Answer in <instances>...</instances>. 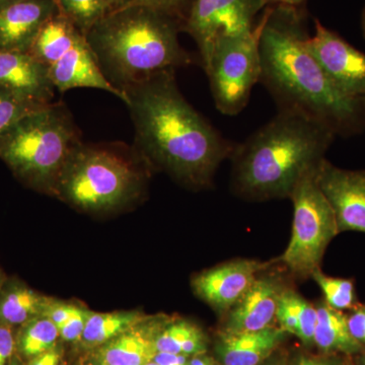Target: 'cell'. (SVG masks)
<instances>
[{
	"mask_svg": "<svg viewBox=\"0 0 365 365\" xmlns=\"http://www.w3.org/2000/svg\"><path fill=\"white\" fill-rule=\"evenodd\" d=\"M175 71L157 72L124 88L135 129L134 146L151 169L167 173L188 189L210 188L235 145L184 98Z\"/></svg>",
	"mask_w": 365,
	"mask_h": 365,
	"instance_id": "1",
	"label": "cell"
},
{
	"mask_svg": "<svg viewBox=\"0 0 365 365\" xmlns=\"http://www.w3.org/2000/svg\"><path fill=\"white\" fill-rule=\"evenodd\" d=\"M260 23V83L278 107L314 117L337 136L364 131L365 98L349 97L338 90L304 46L309 34L304 6L269 4Z\"/></svg>",
	"mask_w": 365,
	"mask_h": 365,
	"instance_id": "2",
	"label": "cell"
},
{
	"mask_svg": "<svg viewBox=\"0 0 365 365\" xmlns=\"http://www.w3.org/2000/svg\"><path fill=\"white\" fill-rule=\"evenodd\" d=\"M336 137L314 117L279 108L267 124L235 146L230 157L235 193L254 201L289 198L299 180L326 158Z\"/></svg>",
	"mask_w": 365,
	"mask_h": 365,
	"instance_id": "3",
	"label": "cell"
},
{
	"mask_svg": "<svg viewBox=\"0 0 365 365\" xmlns=\"http://www.w3.org/2000/svg\"><path fill=\"white\" fill-rule=\"evenodd\" d=\"M181 31L179 21L160 11L126 6L109 11L86 38L103 76L123 93L151 74L192 63L180 44Z\"/></svg>",
	"mask_w": 365,
	"mask_h": 365,
	"instance_id": "4",
	"label": "cell"
},
{
	"mask_svg": "<svg viewBox=\"0 0 365 365\" xmlns=\"http://www.w3.org/2000/svg\"><path fill=\"white\" fill-rule=\"evenodd\" d=\"M150 169L134 145L81 141L60 174L54 196L86 212L118 210L143 195Z\"/></svg>",
	"mask_w": 365,
	"mask_h": 365,
	"instance_id": "5",
	"label": "cell"
},
{
	"mask_svg": "<svg viewBox=\"0 0 365 365\" xmlns=\"http://www.w3.org/2000/svg\"><path fill=\"white\" fill-rule=\"evenodd\" d=\"M81 132L63 103L30 113L0 135V160L16 179L40 193L54 195L60 174Z\"/></svg>",
	"mask_w": 365,
	"mask_h": 365,
	"instance_id": "6",
	"label": "cell"
},
{
	"mask_svg": "<svg viewBox=\"0 0 365 365\" xmlns=\"http://www.w3.org/2000/svg\"><path fill=\"white\" fill-rule=\"evenodd\" d=\"M317 168L299 180L289 196L294 210L292 237L280 260L299 280L321 269L327 248L339 235L333 209L317 182Z\"/></svg>",
	"mask_w": 365,
	"mask_h": 365,
	"instance_id": "7",
	"label": "cell"
},
{
	"mask_svg": "<svg viewBox=\"0 0 365 365\" xmlns=\"http://www.w3.org/2000/svg\"><path fill=\"white\" fill-rule=\"evenodd\" d=\"M30 53L45 67L55 90L64 93L78 88H97L124 102L123 93L98 68L85 34L62 14L46 24Z\"/></svg>",
	"mask_w": 365,
	"mask_h": 365,
	"instance_id": "8",
	"label": "cell"
},
{
	"mask_svg": "<svg viewBox=\"0 0 365 365\" xmlns=\"http://www.w3.org/2000/svg\"><path fill=\"white\" fill-rule=\"evenodd\" d=\"M261 23L250 32L220 36L203 66L216 109L227 116L240 114L248 105L261 78L259 50Z\"/></svg>",
	"mask_w": 365,
	"mask_h": 365,
	"instance_id": "9",
	"label": "cell"
},
{
	"mask_svg": "<svg viewBox=\"0 0 365 365\" xmlns=\"http://www.w3.org/2000/svg\"><path fill=\"white\" fill-rule=\"evenodd\" d=\"M267 6L266 0H195L182 31L195 41L204 66L218 37L253 30L255 19Z\"/></svg>",
	"mask_w": 365,
	"mask_h": 365,
	"instance_id": "10",
	"label": "cell"
},
{
	"mask_svg": "<svg viewBox=\"0 0 365 365\" xmlns=\"http://www.w3.org/2000/svg\"><path fill=\"white\" fill-rule=\"evenodd\" d=\"M304 46L338 90L352 98H365V53L314 20V34Z\"/></svg>",
	"mask_w": 365,
	"mask_h": 365,
	"instance_id": "11",
	"label": "cell"
},
{
	"mask_svg": "<svg viewBox=\"0 0 365 365\" xmlns=\"http://www.w3.org/2000/svg\"><path fill=\"white\" fill-rule=\"evenodd\" d=\"M316 180L333 209L339 234H365V170L341 169L324 158Z\"/></svg>",
	"mask_w": 365,
	"mask_h": 365,
	"instance_id": "12",
	"label": "cell"
},
{
	"mask_svg": "<svg viewBox=\"0 0 365 365\" xmlns=\"http://www.w3.org/2000/svg\"><path fill=\"white\" fill-rule=\"evenodd\" d=\"M270 263L237 259L197 274L192 280L194 292L220 313L227 314L241 300Z\"/></svg>",
	"mask_w": 365,
	"mask_h": 365,
	"instance_id": "13",
	"label": "cell"
},
{
	"mask_svg": "<svg viewBox=\"0 0 365 365\" xmlns=\"http://www.w3.org/2000/svg\"><path fill=\"white\" fill-rule=\"evenodd\" d=\"M267 270L257 277L246 294L227 312L222 332H257L275 326L278 302L289 287L283 276Z\"/></svg>",
	"mask_w": 365,
	"mask_h": 365,
	"instance_id": "14",
	"label": "cell"
},
{
	"mask_svg": "<svg viewBox=\"0 0 365 365\" xmlns=\"http://www.w3.org/2000/svg\"><path fill=\"white\" fill-rule=\"evenodd\" d=\"M58 14L56 0H20L0 9V49L30 52L46 24Z\"/></svg>",
	"mask_w": 365,
	"mask_h": 365,
	"instance_id": "15",
	"label": "cell"
},
{
	"mask_svg": "<svg viewBox=\"0 0 365 365\" xmlns=\"http://www.w3.org/2000/svg\"><path fill=\"white\" fill-rule=\"evenodd\" d=\"M0 86L44 104L54 97L47 71L30 52L0 49Z\"/></svg>",
	"mask_w": 365,
	"mask_h": 365,
	"instance_id": "16",
	"label": "cell"
},
{
	"mask_svg": "<svg viewBox=\"0 0 365 365\" xmlns=\"http://www.w3.org/2000/svg\"><path fill=\"white\" fill-rule=\"evenodd\" d=\"M285 335L278 326L257 332H220L216 351L222 365H261L272 356Z\"/></svg>",
	"mask_w": 365,
	"mask_h": 365,
	"instance_id": "17",
	"label": "cell"
},
{
	"mask_svg": "<svg viewBox=\"0 0 365 365\" xmlns=\"http://www.w3.org/2000/svg\"><path fill=\"white\" fill-rule=\"evenodd\" d=\"M150 319L98 347L96 356L104 365L148 364L157 354L155 338L165 326L160 327V323L148 325Z\"/></svg>",
	"mask_w": 365,
	"mask_h": 365,
	"instance_id": "18",
	"label": "cell"
},
{
	"mask_svg": "<svg viewBox=\"0 0 365 365\" xmlns=\"http://www.w3.org/2000/svg\"><path fill=\"white\" fill-rule=\"evenodd\" d=\"M50 300L24 281L7 278L0 289V325L20 328L43 316Z\"/></svg>",
	"mask_w": 365,
	"mask_h": 365,
	"instance_id": "19",
	"label": "cell"
},
{
	"mask_svg": "<svg viewBox=\"0 0 365 365\" xmlns=\"http://www.w3.org/2000/svg\"><path fill=\"white\" fill-rule=\"evenodd\" d=\"M318 312L314 345L327 355H359L364 347L353 339L347 325V314L328 306L324 299L316 304Z\"/></svg>",
	"mask_w": 365,
	"mask_h": 365,
	"instance_id": "20",
	"label": "cell"
},
{
	"mask_svg": "<svg viewBox=\"0 0 365 365\" xmlns=\"http://www.w3.org/2000/svg\"><path fill=\"white\" fill-rule=\"evenodd\" d=\"M150 317L136 311L93 313L90 312L81 342L88 348H98Z\"/></svg>",
	"mask_w": 365,
	"mask_h": 365,
	"instance_id": "21",
	"label": "cell"
},
{
	"mask_svg": "<svg viewBox=\"0 0 365 365\" xmlns=\"http://www.w3.org/2000/svg\"><path fill=\"white\" fill-rule=\"evenodd\" d=\"M59 329L44 316L28 322L16 334V352L28 360L56 347Z\"/></svg>",
	"mask_w": 365,
	"mask_h": 365,
	"instance_id": "22",
	"label": "cell"
},
{
	"mask_svg": "<svg viewBox=\"0 0 365 365\" xmlns=\"http://www.w3.org/2000/svg\"><path fill=\"white\" fill-rule=\"evenodd\" d=\"M312 278L316 281L324 295V302L337 311H351L359 306L354 282L352 279L332 277L322 272L321 269L314 271Z\"/></svg>",
	"mask_w": 365,
	"mask_h": 365,
	"instance_id": "23",
	"label": "cell"
},
{
	"mask_svg": "<svg viewBox=\"0 0 365 365\" xmlns=\"http://www.w3.org/2000/svg\"><path fill=\"white\" fill-rule=\"evenodd\" d=\"M59 13L86 34L109 13L104 0H56Z\"/></svg>",
	"mask_w": 365,
	"mask_h": 365,
	"instance_id": "24",
	"label": "cell"
},
{
	"mask_svg": "<svg viewBox=\"0 0 365 365\" xmlns=\"http://www.w3.org/2000/svg\"><path fill=\"white\" fill-rule=\"evenodd\" d=\"M47 105L0 86V135L21 118Z\"/></svg>",
	"mask_w": 365,
	"mask_h": 365,
	"instance_id": "25",
	"label": "cell"
},
{
	"mask_svg": "<svg viewBox=\"0 0 365 365\" xmlns=\"http://www.w3.org/2000/svg\"><path fill=\"white\" fill-rule=\"evenodd\" d=\"M288 304L292 307L295 318L299 323V336L297 338L306 346L314 345V330H316L318 312L316 306L309 304L292 287H287L284 292Z\"/></svg>",
	"mask_w": 365,
	"mask_h": 365,
	"instance_id": "26",
	"label": "cell"
},
{
	"mask_svg": "<svg viewBox=\"0 0 365 365\" xmlns=\"http://www.w3.org/2000/svg\"><path fill=\"white\" fill-rule=\"evenodd\" d=\"M200 331L201 329L194 324L182 319L165 324L155 338V349L157 352L182 354L185 343Z\"/></svg>",
	"mask_w": 365,
	"mask_h": 365,
	"instance_id": "27",
	"label": "cell"
},
{
	"mask_svg": "<svg viewBox=\"0 0 365 365\" xmlns=\"http://www.w3.org/2000/svg\"><path fill=\"white\" fill-rule=\"evenodd\" d=\"M195 0H129L126 6H141L150 7L174 19L184 25Z\"/></svg>",
	"mask_w": 365,
	"mask_h": 365,
	"instance_id": "28",
	"label": "cell"
},
{
	"mask_svg": "<svg viewBox=\"0 0 365 365\" xmlns=\"http://www.w3.org/2000/svg\"><path fill=\"white\" fill-rule=\"evenodd\" d=\"M90 312L85 307H78L76 314L59 329L60 337L67 342L81 341Z\"/></svg>",
	"mask_w": 365,
	"mask_h": 365,
	"instance_id": "29",
	"label": "cell"
},
{
	"mask_svg": "<svg viewBox=\"0 0 365 365\" xmlns=\"http://www.w3.org/2000/svg\"><path fill=\"white\" fill-rule=\"evenodd\" d=\"M78 309V306L51 299L43 316L49 319L57 328L60 329L76 314Z\"/></svg>",
	"mask_w": 365,
	"mask_h": 365,
	"instance_id": "30",
	"label": "cell"
},
{
	"mask_svg": "<svg viewBox=\"0 0 365 365\" xmlns=\"http://www.w3.org/2000/svg\"><path fill=\"white\" fill-rule=\"evenodd\" d=\"M16 352L14 328L0 325V365H11L16 359Z\"/></svg>",
	"mask_w": 365,
	"mask_h": 365,
	"instance_id": "31",
	"label": "cell"
},
{
	"mask_svg": "<svg viewBox=\"0 0 365 365\" xmlns=\"http://www.w3.org/2000/svg\"><path fill=\"white\" fill-rule=\"evenodd\" d=\"M347 325L353 339L365 348V306L359 304L347 314Z\"/></svg>",
	"mask_w": 365,
	"mask_h": 365,
	"instance_id": "32",
	"label": "cell"
},
{
	"mask_svg": "<svg viewBox=\"0 0 365 365\" xmlns=\"http://www.w3.org/2000/svg\"><path fill=\"white\" fill-rule=\"evenodd\" d=\"M292 365H344L345 361L339 359L337 355L324 354L322 356L299 353L294 360Z\"/></svg>",
	"mask_w": 365,
	"mask_h": 365,
	"instance_id": "33",
	"label": "cell"
},
{
	"mask_svg": "<svg viewBox=\"0 0 365 365\" xmlns=\"http://www.w3.org/2000/svg\"><path fill=\"white\" fill-rule=\"evenodd\" d=\"M189 356L175 353L157 352L153 357V361L158 365H189Z\"/></svg>",
	"mask_w": 365,
	"mask_h": 365,
	"instance_id": "34",
	"label": "cell"
},
{
	"mask_svg": "<svg viewBox=\"0 0 365 365\" xmlns=\"http://www.w3.org/2000/svg\"><path fill=\"white\" fill-rule=\"evenodd\" d=\"M61 353L56 347L29 360L28 365H60Z\"/></svg>",
	"mask_w": 365,
	"mask_h": 365,
	"instance_id": "35",
	"label": "cell"
},
{
	"mask_svg": "<svg viewBox=\"0 0 365 365\" xmlns=\"http://www.w3.org/2000/svg\"><path fill=\"white\" fill-rule=\"evenodd\" d=\"M261 365H292V360L288 359L287 354L275 355V353H274L272 356L269 357V359Z\"/></svg>",
	"mask_w": 365,
	"mask_h": 365,
	"instance_id": "36",
	"label": "cell"
},
{
	"mask_svg": "<svg viewBox=\"0 0 365 365\" xmlns=\"http://www.w3.org/2000/svg\"><path fill=\"white\" fill-rule=\"evenodd\" d=\"M307 0H266L269 4H283V6H304Z\"/></svg>",
	"mask_w": 365,
	"mask_h": 365,
	"instance_id": "37",
	"label": "cell"
},
{
	"mask_svg": "<svg viewBox=\"0 0 365 365\" xmlns=\"http://www.w3.org/2000/svg\"><path fill=\"white\" fill-rule=\"evenodd\" d=\"M189 365H217L209 357L203 356L202 355H197L193 359L190 360Z\"/></svg>",
	"mask_w": 365,
	"mask_h": 365,
	"instance_id": "38",
	"label": "cell"
},
{
	"mask_svg": "<svg viewBox=\"0 0 365 365\" xmlns=\"http://www.w3.org/2000/svg\"><path fill=\"white\" fill-rule=\"evenodd\" d=\"M107 6L109 7L110 11L119 9L126 4L129 0H104Z\"/></svg>",
	"mask_w": 365,
	"mask_h": 365,
	"instance_id": "39",
	"label": "cell"
},
{
	"mask_svg": "<svg viewBox=\"0 0 365 365\" xmlns=\"http://www.w3.org/2000/svg\"><path fill=\"white\" fill-rule=\"evenodd\" d=\"M81 365H104L100 361L97 356L91 357V359H86L85 361L81 362Z\"/></svg>",
	"mask_w": 365,
	"mask_h": 365,
	"instance_id": "40",
	"label": "cell"
},
{
	"mask_svg": "<svg viewBox=\"0 0 365 365\" xmlns=\"http://www.w3.org/2000/svg\"><path fill=\"white\" fill-rule=\"evenodd\" d=\"M18 1H20V0H0V9H4V7L11 6V4Z\"/></svg>",
	"mask_w": 365,
	"mask_h": 365,
	"instance_id": "41",
	"label": "cell"
},
{
	"mask_svg": "<svg viewBox=\"0 0 365 365\" xmlns=\"http://www.w3.org/2000/svg\"><path fill=\"white\" fill-rule=\"evenodd\" d=\"M357 365H365V348L364 351L359 353V359H357L356 362H355Z\"/></svg>",
	"mask_w": 365,
	"mask_h": 365,
	"instance_id": "42",
	"label": "cell"
},
{
	"mask_svg": "<svg viewBox=\"0 0 365 365\" xmlns=\"http://www.w3.org/2000/svg\"><path fill=\"white\" fill-rule=\"evenodd\" d=\"M7 279V277L6 276V274L4 273V271L1 270V268H0V289H1L2 287H4V283H6V281Z\"/></svg>",
	"mask_w": 365,
	"mask_h": 365,
	"instance_id": "43",
	"label": "cell"
},
{
	"mask_svg": "<svg viewBox=\"0 0 365 365\" xmlns=\"http://www.w3.org/2000/svg\"><path fill=\"white\" fill-rule=\"evenodd\" d=\"M361 29H362V34H364V37L365 39V6H364V11H362V14H361Z\"/></svg>",
	"mask_w": 365,
	"mask_h": 365,
	"instance_id": "44",
	"label": "cell"
},
{
	"mask_svg": "<svg viewBox=\"0 0 365 365\" xmlns=\"http://www.w3.org/2000/svg\"><path fill=\"white\" fill-rule=\"evenodd\" d=\"M145 365H158L157 362L153 361V360H151V361L148 362V364H146Z\"/></svg>",
	"mask_w": 365,
	"mask_h": 365,
	"instance_id": "45",
	"label": "cell"
},
{
	"mask_svg": "<svg viewBox=\"0 0 365 365\" xmlns=\"http://www.w3.org/2000/svg\"><path fill=\"white\" fill-rule=\"evenodd\" d=\"M11 365H21L20 362L18 361L16 359H14L13 364Z\"/></svg>",
	"mask_w": 365,
	"mask_h": 365,
	"instance_id": "46",
	"label": "cell"
},
{
	"mask_svg": "<svg viewBox=\"0 0 365 365\" xmlns=\"http://www.w3.org/2000/svg\"><path fill=\"white\" fill-rule=\"evenodd\" d=\"M344 365H357L356 364H353L351 361H345Z\"/></svg>",
	"mask_w": 365,
	"mask_h": 365,
	"instance_id": "47",
	"label": "cell"
}]
</instances>
